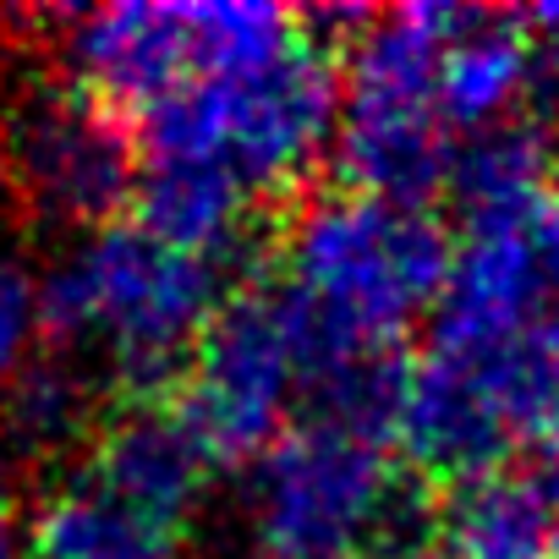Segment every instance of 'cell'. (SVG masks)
Returning a JSON list of instances; mask_svg holds the SVG:
<instances>
[{
    "instance_id": "6da1fadb",
    "label": "cell",
    "mask_w": 559,
    "mask_h": 559,
    "mask_svg": "<svg viewBox=\"0 0 559 559\" xmlns=\"http://www.w3.org/2000/svg\"><path fill=\"white\" fill-rule=\"evenodd\" d=\"M219 308V263L165 247L138 219L83 236L39 280V330L56 346H94L127 401H165Z\"/></svg>"
},
{
    "instance_id": "7a4b0ae2",
    "label": "cell",
    "mask_w": 559,
    "mask_h": 559,
    "mask_svg": "<svg viewBox=\"0 0 559 559\" xmlns=\"http://www.w3.org/2000/svg\"><path fill=\"white\" fill-rule=\"evenodd\" d=\"M423 483L379 433L308 417L252 461L247 537L258 559H401L423 548Z\"/></svg>"
},
{
    "instance_id": "3957f363",
    "label": "cell",
    "mask_w": 559,
    "mask_h": 559,
    "mask_svg": "<svg viewBox=\"0 0 559 559\" xmlns=\"http://www.w3.org/2000/svg\"><path fill=\"white\" fill-rule=\"evenodd\" d=\"M341 127V67L330 39L302 17V28L274 56L203 78L154 116L138 121V154L148 159H203L236 170L252 198L292 192L335 154Z\"/></svg>"
},
{
    "instance_id": "277c9868",
    "label": "cell",
    "mask_w": 559,
    "mask_h": 559,
    "mask_svg": "<svg viewBox=\"0 0 559 559\" xmlns=\"http://www.w3.org/2000/svg\"><path fill=\"white\" fill-rule=\"evenodd\" d=\"M280 263H286L280 286L324 335L401 346V335L428 308L439 313L455 269V241L428 209L324 192L297 209Z\"/></svg>"
},
{
    "instance_id": "5b68a950",
    "label": "cell",
    "mask_w": 559,
    "mask_h": 559,
    "mask_svg": "<svg viewBox=\"0 0 559 559\" xmlns=\"http://www.w3.org/2000/svg\"><path fill=\"white\" fill-rule=\"evenodd\" d=\"M466 7L417 0L379 12L341 67V127H335V176L341 192L428 209L450 187L455 132L439 110V50L455 34Z\"/></svg>"
},
{
    "instance_id": "8992f818",
    "label": "cell",
    "mask_w": 559,
    "mask_h": 559,
    "mask_svg": "<svg viewBox=\"0 0 559 559\" xmlns=\"http://www.w3.org/2000/svg\"><path fill=\"white\" fill-rule=\"evenodd\" d=\"M302 28L274 0H116L67 17L72 83L143 121L203 78L252 67Z\"/></svg>"
},
{
    "instance_id": "52a82bcc",
    "label": "cell",
    "mask_w": 559,
    "mask_h": 559,
    "mask_svg": "<svg viewBox=\"0 0 559 559\" xmlns=\"http://www.w3.org/2000/svg\"><path fill=\"white\" fill-rule=\"evenodd\" d=\"M302 390V313L286 286H252L225 297V308L214 313L176 384V406L214 466H241L292 428V406Z\"/></svg>"
},
{
    "instance_id": "ba28073f",
    "label": "cell",
    "mask_w": 559,
    "mask_h": 559,
    "mask_svg": "<svg viewBox=\"0 0 559 559\" xmlns=\"http://www.w3.org/2000/svg\"><path fill=\"white\" fill-rule=\"evenodd\" d=\"M0 165L39 219L83 225L88 236L116 225L110 214L138 198L143 176L138 132L72 78L34 83L7 105Z\"/></svg>"
},
{
    "instance_id": "9c48e42d",
    "label": "cell",
    "mask_w": 559,
    "mask_h": 559,
    "mask_svg": "<svg viewBox=\"0 0 559 559\" xmlns=\"http://www.w3.org/2000/svg\"><path fill=\"white\" fill-rule=\"evenodd\" d=\"M88 472L121 499L154 510L159 521L187 526L209 493L214 455L203 450L176 401H121L94 433Z\"/></svg>"
},
{
    "instance_id": "30bf717a",
    "label": "cell",
    "mask_w": 559,
    "mask_h": 559,
    "mask_svg": "<svg viewBox=\"0 0 559 559\" xmlns=\"http://www.w3.org/2000/svg\"><path fill=\"white\" fill-rule=\"evenodd\" d=\"M548 45L521 12H472L439 50V110L450 132L483 138L510 127L521 105L543 99Z\"/></svg>"
},
{
    "instance_id": "8fae6325",
    "label": "cell",
    "mask_w": 559,
    "mask_h": 559,
    "mask_svg": "<svg viewBox=\"0 0 559 559\" xmlns=\"http://www.w3.org/2000/svg\"><path fill=\"white\" fill-rule=\"evenodd\" d=\"M543 302H548V280L532 230L461 236L444 302L433 313V341H455V346L510 341L548 313Z\"/></svg>"
},
{
    "instance_id": "7c38bea8",
    "label": "cell",
    "mask_w": 559,
    "mask_h": 559,
    "mask_svg": "<svg viewBox=\"0 0 559 559\" xmlns=\"http://www.w3.org/2000/svg\"><path fill=\"white\" fill-rule=\"evenodd\" d=\"M181 532L78 466L23 521V559H181Z\"/></svg>"
},
{
    "instance_id": "4fadbf2b",
    "label": "cell",
    "mask_w": 559,
    "mask_h": 559,
    "mask_svg": "<svg viewBox=\"0 0 559 559\" xmlns=\"http://www.w3.org/2000/svg\"><path fill=\"white\" fill-rule=\"evenodd\" d=\"M252 187L225 170V165H203V159H148L138 176V198H132V219L159 236L176 252L225 263L252 225Z\"/></svg>"
},
{
    "instance_id": "5bb4252c",
    "label": "cell",
    "mask_w": 559,
    "mask_h": 559,
    "mask_svg": "<svg viewBox=\"0 0 559 559\" xmlns=\"http://www.w3.org/2000/svg\"><path fill=\"white\" fill-rule=\"evenodd\" d=\"M450 192H455L466 236H477V230H532L537 214L548 209V198L559 192L548 132H537L532 121H510V127L472 138L466 148H455Z\"/></svg>"
},
{
    "instance_id": "9a60e30c",
    "label": "cell",
    "mask_w": 559,
    "mask_h": 559,
    "mask_svg": "<svg viewBox=\"0 0 559 559\" xmlns=\"http://www.w3.org/2000/svg\"><path fill=\"white\" fill-rule=\"evenodd\" d=\"M455 559H559V532L537 472H493L450 499Z\"/></svg>"
},
{
    "instance_id": "2e32d148",
    "label": "cell",
    "mask_w": 559,
    "mask_h": 559,
    "mask_svg": "<svg viewBox=\"0 0 559 559\" xmlns=\"http://www.w3.org/2000/svg\"><path fill=\"white\" fill-rule=\"evenodd\" d=\"M439 346H455V341H439ZM461 352H477L515 450H537L554 461L559 455V313H543L510 341L461 346Z\"/></svg>"
},
{
    "instance_id": "e0dca14e",
    "label": "cell",
    "mask_w": 559,
    "mask_h": 559,
    "mask_svg": "<svg viewBox=\"0 0 559 559\" xmlns=\"http://www.w3.org/2000/svg\"><path fill=\"white\" fill-rule=\"evenodd\" d=\"M94 379L72 357H39L7 384V439L28 455H56L99 433Z\"/></svg>"
},
{
    "instance_id": "ac0fdd59",
    "label": "cell",
    "mask_w": 559,
    "mask_h": 559,
    "mask_svg": "<svg viewBox=\"0 0 559 559\" xmlns=\"http://www.w3.org/2000/svg\"><path fill=\"white\" fill-rule=\"evenodd\" d=\"M39 335V280L12 252H0V395L34 362L28 352Z\"/></svg>"
},
{
    "instance_id": "d6986e66",
    "label": "cell",
    "mask_w": 559,
    "mask_h": 559,
    "mask_svg": "<svg viewBox=\"0 0 559 559\" xmlns=\"http://www.w3.org/2000/svg\"><path fill=\"white\" fill-rule=\"evenodd\" d=\"M532 241H537V263H543V280H548V297L559 302V192H554L548 209L537 214Z\"/></svg>"
},
{
    "instance_id": "ffe728a7",
    "label": "cell",
    "mask_w": 559,
    "mask_h": 559,
    "mask_svg": "<svg viewBox=\"0 0 559 559\" xmlns=\"http://www.w3.org/2000/svg\"><path fill=\"white\" fill-rule=\"evenodd\" d=\"M0 559H23V521L7 493V455H0Z\"/></svg>"
},
{
    "instance_id": "44dd1931",
    "label": "cell",
    "mask_w": 559,
    "mask_h": 559,
    "mask_svg": "<svg viewBox=\"0 0 559 559\" xmlns=\"http://www.w3.org/2000/svg\"><path fill=\"white\" fill-rule=\"evenodd\" d=\"M401 559H455L450 548H433V543H423V548H412V554H401Z\"/></svg>"
}]
</instances>
